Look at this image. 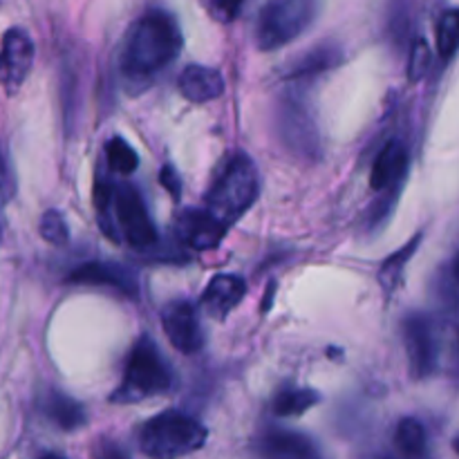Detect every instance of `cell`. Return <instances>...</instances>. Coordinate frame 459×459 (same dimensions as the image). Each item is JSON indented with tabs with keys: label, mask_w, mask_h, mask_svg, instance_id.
I'll return each instance as SVG.
<instances>
[{
	"label": "cell",
	"mask_w": 459,
	"mask_h": 459,
	"mask_svg": "<svg viewBox=\"0 0 459 459\" xmlns=\"http://www.w3.org/2000/svg\"><path fill=\"white\" fill-rule=\"evenodd\" d=\"M182 52V31L166 12H148L134 22L121 48V70L130 79H151Z\"/></svg>",
	"instance_id": "1"
},
{
	"label": "cell",
	"mask_w": 459,
	"mask_h": 459,
	"mask_svg": "<svg viewBox=\"0 0 459 459\" xmlns=\"http://www.w3.org/2000/svg\"><path fill=\"white\" fill-rule=\"evenodd\" d=\"M97 209L103 233H108L110 238H117L115 229H119L121 238L137 249H146L157 242L155 224H152L137 188L112 186L110 182L99 184Z\"/></svg>",
	"instance_id": "2"
},
{
	"label": "cell",
	"mask_w": 459,
	"mask_h": 459,
	"mask_svg": "<svg viewBox=\"0 0 459 459\" xmlns=\"http://www.w3.org/2000/svg\"><path fill=\"white\" fill-rule=\"evenodd\" d=\"M209 430L184 412L166 411L139 429V448L151 459H179L200 451Z\"/></svg>",
	"instance_id": "3"
},
{
	"label": "cell",
	"mask_w": 459,
	"mask_h": 459,
	"mask_svg": "<svg viewBox=\"0 0 459 459\" xmlns=\"http://www.w3.org/2000/svg\"><path fill=\"white\" fill-rule=\"evenodd\" d=\"M258 169L247 155H236L227 161L206 197V211L224 227L242 218L258 197Z\"/></svg>",
	"instance_id": "4"
},
{
	"label": "cell",
	"mask_w": 459,
	"mask_h": 459,
	"mask_svg": "<svg viewBox=\"0 0 459 459\" xmlns=\"http://www.w3.org/2000/svg\"><path fill=\"white\" fill-rule=\"evenodd\" d=\"M321 12V0H267L255 21V45L263 52L294 43Z\"/></svg>",
	"instance_id": "5"
},
{
	"label": "cell",
	"mask_w": 459,
	"mask_h": 459,
	"mask_svg": "<svg viewBox=\"0 0 459 459\" xmlns=\"http://www.w3.org/2000/svg\"><path fill=\"white\" fill-rule=\"evenodd\" d=\"M170 370L151 339H139L126 363L124 379L112 393L115 403H137L170 388Z\"/></svg>",
	"instance_id": "6"
},
{
	"label": "cell",
	"mask_w": 459,
	"mask_h": 459,
	"mask_svg": "<svg viewBox=\"0 0 459 459\" xmlns=\"http://www.w3.org/2000/svg\"><path fill=\"white\" fill-rule=\"evenodd\" d=\"M34 40L21 27L4 31L0 43V85L7 94H16L34 65Z\"/></svg>",
	"instance_id": "7"
},
{
	"label": "cell",
	"mask_w": 459,
	"mask_h": 459,
	"mask_svg": "<svg viewBox=\"0 0 459 459\" xmlns=\"http://www.w3.org/2000/svg\"><path fill=\"white\" fill-rule=\"evenodd\" d=\"M161 327H164L170 345L182 354L200 352L204 345L200 318H197L195 307L186 300H173L161 309Z\"/></svg>",
	"instance_id": "8"
},
{
	"label": "cell",
	"mask_w": 459,
	"mask_h": 459,
	"mask_svg": "<svg viewBox=\"0 0 459 459\" xmlns=\"http://www.w3.org/2000/svg\"><path fill=\"white\" fill-rule=\"evenodd\" d=\"M227 227L206 209H184L175 218V236L191 249H215L222 242Z\"/></svg>",
	"instance_id": "9"
},
{
	"label": "cell",
	"mask_w": 459,
	"mask_h": 459,
	"mask_svg": "<svg viewBox=\"0 0 459 459\" xmlns=\"http://www.w3.org/2000/svg\"><path fill=\"white\" fill-rule=\"evenodd\" d=\"M70 285H88V287H106V290H115L119 294L137 299L139 296V282L134 272L128 267L117 263H85L70 272L67 276Z\"/></svg>",
	"instance_id": "10"
},
{
	"label": "cell",
	"mask_w": 459,
	"mask_h": 459,
	"mask_svg": "<svg viewBox=\"0 0 459 459\" xmlns=\"http://www.w3.org/2000/svg\"><path fill=\"white\" fill-rule=\"evenodd\" d=\"M403 343H406L412 375L417 379L429 377L435 370V361H437V348H435L429 318H424L421 314L406 316V321H403Z\"/></svg>",
	"instance_id": "11"
},
{
	"label": "cell",
	"mask_w": 459,
	"mask_h": 459,
	"mask_svg": "<svg viewBox=\"0 0 459 459\" xmlns=\"http://www.w3.org/2000/svg\"><path fill=\"white\" fill-rule=\"evenodd\" d=\"M260 459H323L316 444L303 433L272 429L255 442Z\"/></svg>",
	"instance_id": "12"
},
{
	"label": "cell",
	"mask_w": 459,
	"mask_h": 459,
	"mask_svg": "<svg viewBox=\"0 0 459 459\" xmlns=\"http://www.w3.org/2000/svg\"><path fill=\"white\" fill-rule=\"evenodd\" d=\"M247 294V282L236 273H220V276L211 278L206 285L204 294H202V307L209 316L224 318L231 309L240 305V300Z\"/></svg>",
	"instance_id": "13"
},
{
	"label": "cell",
	"mask_w": 459,
	"mask_h": 459,
	"mask_svg": "<svg viewBox=\"0 0 459 459\" xmlns=\"http://www.w3.org/2000/svg\"><path fill=\"white\" fill-rule=\"evenodd\" d=\"M179 92L193 103H206L222 97L224 79L215 67L188 65L179 74Z\"/></svg>",
	"instance_id": "14"
},
{
	"label": "cell",
	"mask_w": 459,
	"mask_h": 459,
	"mask_svg": "<svg viewBox=\"0 0 459 459\" xmlns=\"http://www.w3.org/2000/svg\"><path fill=\"white\" fill-rule=\"evenodd\" d=\"M408 170V151L403 143L388 142L384 151L377 155L375 166H372L370 186L375 191H388V188L397 186L403 179Z\"/></svg>",
	"instance_id": "15"
},
{
	"label": "cell",
	"mask_w": 459,
	"mask_h": 459,
	"mask_svg": "<svg viewBox=\"0 0 459 459\" xmlns=\"http://www.w3.org/2000/svg\"><path fill=\"white\" fill-rule=\"evenodd\" d=\"M40 411H43V415L48 417L56 429L65 430V433L83 429L85 421H88L85 408L81 406L76 399L67 397V394L63 393H56V390L45 394L43 402H40Z\"/></svg>",
	"instance_id": "16"
},
{
	"label": "cell",
	"mask_w": 459,
	"mask_h": 459,
	"mask_svg": "<svg viewBox=\"0 0 459 459\" xmlns=\"http://www.w3.org/2000/svg\"><path fill=\"white\" fill-rule=\"evenodd\" d=\"M341 61V52L336 45H318L312 52H307L305 56L296 58L290 65L287 72V79H300V76L318 74V72H325L330 67H334Z\"/></svg>",
	"instance_id": "17"
},
{
	"label": "cell",
	"mask_w": 459,
	"mask_h": 459,
	"mask_svg": "<svg viewBox=\"0 0 459 459\" xmlns=\"http://www.w3.org/2000/svg\"><path fill=\"white\" fill-rule=\"evenodd\" d=\"M421 236H415L411 242L402 247L399 251H394L390 258H385V263L381 264L379 269V282L384 287L385 296H393L397 291V287L402 285V276H403V269H406L408 260L412 258V254L417 251V245H420Z\"/></svg>",
	"instance_id": "18"
},
{
	"label": "cell",
	"mask_w": 459,
	"mask_h": 459,
	"mask_svg": "<svg viewBox=\"0 0 459 459\" xmlns=\"http://www.w3.org/2000/svg\"><path fill=\"white\" fill-rule=\"evenodd\" d=\"M318 402H321V394L309 388H282L273 397L272 408L278 417H299L316 406Z\"/></svg>",
	"instance_id": "19"
},
{
	"label": "cell",
	"mask_w": 459,
	"mask_h": 459,
	"mask_svg": "<svg viewBox=\"0 0 459 459\" xmlns=\"http://www.w3.org/2000/svg\"><path fill=\"white\" fill-rule=\"evenodd\" d=\"M394 446L406 459H424L426 455V430L412 417L399 421L394 430Z\"/></svg>",
	"instance_id": "20"
},
{
	"label": "cell",
	"mask_w": 459,
	"mask_h": 459,
	"mask_svg": "<svg viewBox=\"0 0 459 459\" xmlns=\"http://www.w3.org/2000/svg\"><path fill=\"white\" fill-rule=\"evenodd\" d=\"M281 124L282 128H291L294 126V133L287 134V142H294L296 148L303 152H309L312 148H316V139H314V126L312 121L307 119L305 110L296 108L291 110V106H282V115H281Z\"/></svg>",
	"instance_id": "21"
},
{
	"label": "cell",
	"mask_w": 459,
	"mask_h": 459,
	"mask_svg": "<svg viewBox=\"0 0 459 459\" xmlns=\"http://www.w3.org/2000/svg\"><path fill=\"white\" fill-rule=\"evenodd\" d=\"M106 160L115 173L119 175H130L137 170L139 157L134 152V148L126 142L124 137H112L106 146Z\"/></svg>",
	"instance_id": "22"
},
{
	"label": "cell",
	"mask_w": 459,
	"mask_h": 459,
	"mask_svg": "<svg viewBox=\"0 0 459 459\" xmlns=\"http://www.w3.org/2000/svg\"><path fill=\"white\" fill-rule=\"evenodd\" d=\"M437 49L442 58H451L459 49V12H446L437 22Z\"/></svg>",
	"instance_id": "23"
},
{
	"label": "cell",
	"mask_w": 459,
	"mask_h": 459,
	"mask_svg": "<svg viewBox=\"0 0 459 459\" xmlns=\"http://www.w3.org/2000/svg\"><path fill=\"white\" fill-rule=\"evenodd\" d=\"M39 231H40V238L54 247H63L67 245V240H70V229H67L65 218H63L56 209L45 211L43 218H40Z\"/></svg>",
	"instance_id": "24"
},
{
	"label": "cell",
	"mask_w": 459,
	"mask_h": 459,
	"mask_svg": "<svg viewBox=\"0 0 459 459\" xmlns=\"http://www.w3.org/2000/svg\"><path fill=\"white\" fill-rule=\"evenodd\" d=\"M242 3L245 0H202V7L206 9L213 21L218 22H231L233 18L240 13Z\"/></svg>",
	"instance_id": "25"
},
{
	"label": "cell",
	"mask_w": 459,
	"mask_h": 459,
	"mask_svg": "<svg viewBox=\"0 0 459 459\" xmlns=\"http://www.w3.org/2000/svg\"><path fill=\"white\" fill-rule=\"evenodd\" d=\"M13 191H16V184H13L12 169H9L7 157H4L3 148H0V236H3V209L9 204Z\"/></svg>",
	"instance_id": "26"
},
{
	"label": "cell",
	"mask_w": 459,
	"mask_h": 459,
	"mask_svg": "<svg viewBox=\"0 0 459 459\" xmlns=\"http://www.w3.org/2000/svg\"><path fill=\"white\" fill-rule=\"evenodd\" d=\"M429 63H430V52H429V45H426L424 39H420L415 43L411 52V65H408V76L412 81H420L421 76L426 74L429 70Z\"/></svg>",
	"instance_id": "27"
},
{
	"label": "cell",
	"mask_w": 459,
	"mask_h": 459,
	"mask_svg": "<svg viewBox=\"0 0 459 459\" xmlns=\"http://www.w3.org/2000/svg\"><path fill=\"white\" fill-rule=\"evenodd\" d=\"M94 459H130L128 453L112 439H99L92 448Z\"/></svg>",
	"instance_id": "28"
},
{
	"label": "cell",
	"mask_w": 459,
	"mask_h": 459,
	"mask_svg": "<svg viewBox=\"0 0 459 459\" xmlns=\"http://www.w3.org/2000/svg\"><path fill=\"white\" fill-rule=\"evenodd\" d=\"M160 182H161V186H164L166 191L170 193V195H175V197L179 195V179H178V175H175V170L170 169V166H164V169H161Z\"/></svg>",
	"instance_id": "29"
},
{
	"label": "cell",
	"mask_w": 459,
	"mask_h": 459,
	"mask_svg": "<svg viewBox=\"0 0 459 459\" xmlns=\"http://www.w3.org/2000/svg\"><path fill=\"white\" fill-rule=\"evenodd\" d=\"M453 273H455V278H457V282H459V254H457V258H455V264H453Z\"/></svg>",
	"instance_id": "30"
},
{
	"label": "cell",
	"mask_w": 459,
	"mask_h": 459,
	"mask_svg": "<svg viewBox=\"0 0 459 459\" xmlns=\"http://www.w3.org/2000/svg\"><path fill=\"white\" fill-rule=\"evenodd\" d=\"M40 459H65V457H61V455H56V453H48V455H43Z\"/></svg>",
	"instance_id": "31"
},
{
	"label": "cell",
	"mask_w": 459,
	"mask_h": 459,
	"mask_svg": "<svg viewBox=\"0 0 459 459\" xmlns=\"http://www.w3.org/2000/svg\"><path fill=\"white\" fill-rule=\"evenodd\" d=\"M455 451H457V455H459V435L455 437Z\"/></svg>",
	"instance_id": "32"
},
{
	"label": "cell",
	"mask_w": 459,
	"mask_h": 459,
	"mask_svg": "<svg viewBox=\"0 0 459 459\" xmlns=\"http://www.w3.org/2000/svg\"><path fill=\"white\" fill-rule=\"evenodd\" d=\"M372 459H393V457H372Z\"/></svg>",
	"instance_id": "33"
}]
</instances>
